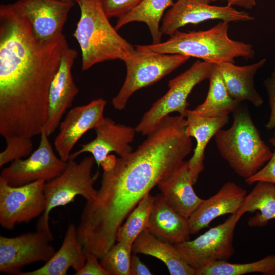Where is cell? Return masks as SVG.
I'll return each instance as SVG.
<instances>
[{
	"mask_svg": "<svg viewBox=\"0 0 275 275\" xmlns=\"http://www.w3.org/2000/svg\"><path fill=\"white\" fill-rule=\"evenodd\" d=\"M86 255V262L82 267L75 272L76 275H109L95 255L91 253Z\"/></svg>",
	"mask_w": 275,
	"mask_h": 275,
	"instance_id": "cell-33",
	"label": "cell"
},
{
	"mask_svg": "<svg viewBox=\"0 0 275 275\" xmlns=\"http://www.w3.org/2000/svg\"><path fill=\"white\" fill-rule=\"evenodd\" d=\"M246 194L245 189L234 182L225 183L215 194L204 199L189 217L191 234L208 227L219 216L237 213Z\"/></svg>",
	"mask_w": 275,
	"mask_h": 275,
	"instance_id": "cell-17",
	"label": "cell"
},
{
	"mask_svg": "<svg viewBox=\"0 0 275 275\" xmlns=\"http://www.w3.org/2000/svg\"><path fill=\"white\" fill-rule=\"evenodd\" d=\"M147 229L158 238L173 244L188 240L191 234L188 218L168 205L161 194L154 196Z\"/></svg>",
	"mask_w": 275,
	"mask_h": 275,
	"instance_id": "cell-19",
	"label": "cell"
},
{
	"mask_svg": "<svg viewBox=\"0 0 275 275\" xmlns=\"http://www.w3.org/2000/svg\"><path fill=\"white\" fill-rule=\"evenodd\" d=\"M50 229L36 228L34 232L15 237L0 236V271L20 275L22 268L36 262H47L56 252Z\"/></svg>",
	"mask_w": 275,
	"mask_h": 275,
	"instance_id": "cell-10",
	"label": "cell"
},
{
	"mask_svg": "<svg viewBox=\"0 0 275 275\" xmlns=\"http://www.w3.org/2000/svg\"><path fill=\"white\" fill-rule=\"evenodd\" d=\"M185 118L187 122L186 133L190 138L194 137L197 142L194 154L188 160L190 175L195 184L204 169L205 148L210 139L228 123L229 116L205 117L193 114L187 109Z\"/></svg>",
	"mask_w": 275,
	"mask_h": 275,
	"instance_id": "cell-21",
	"label": "cell"
},
{
	"mask_svg": "<svg viewBox=\"0 0 275 275\" xmlns=\"http://www.w3.org/2000/svg\"><path fill=\"white\" fill-rule=\"evenodd\" d=\"M79 21L73 36L81 51L82 70L106 61H125L135 47L122 37L105 14L101 0H80Z\"/></svg>",
	"mask_w": 275,
	"mask_h": 275,
	"instance_id": "cell-2",
	"label": "cell"
},
{
	"mask_svg": "<svg viewBox=\"0 0 275 275\" xmlns=\"http://www.w3.org/2000/svg\"><path fill=\"white\" fill-rule=\"evenodd\" d=\"M264 84L266 88L271 109L270 117L265 126L268 130H271L275 128V70L271 76L264 80Z\"/></svg>",
	"mask_w": 275,
	"mask_h": 275,
	"instance_id": "cell-34",
	"label": "cell"
},
{
	"mask_svg": "<svg viewBox=\"0 0 275 275\" xmlns=\"http://www.w3.org/2000/svg\"><path fill=\"white\" fill-rule=\"evenodd\" d=\"M132 251V244L117 241L100 262L109 275H130Z\"/></svg>",
	"mask_w": 275,
	"mask_h": 275,
	"instance_id": "cell-29",
	"label": "cell"
},
{
	"mask_svg": "<svg viewBox=\"0 0 275 275\" xmlns=\"http://www.w3.org/2000/svg\"><path fill=\"white\" fill-rule=\"evenodd\" d=\"M214 64L197 60L188 69L169 80L168 91L144 114L135 128L136 131L147 135L162 118L173 112L185 118L189 95L196 85L209 78Z\"/></svg>",
	"mask_w": 275,
	"mask_h": 275,
	"instance_id": "cell-7",
	"label": "cell"
},
{
	"mask_svg": "<svg viewBox=\"0 0 275 275\" xmlns=\"http://www.w3.org/2000/svg\"><path fill=\"white\" fill-rule=\"evenodd\" d=\"M59 1H73L75 3H77V4L80 2V0H59Z\"/></svg>",
	"mask_w": 275,
	"mask_h": 275,
	"instance_id": "cell-37",
	"label": "cell"
},
{
	"mask_svg": "<svg viewBox=\"0 0 275 275\" xmlns=\"http://www.w3.org/2000/svg\"><path fill=\"white\" fill-rule=\"evenodd\" d=\"M144 0H101L104 11L109 18L118 19L127 14Z\"/></svg>",
	"mask_w": 275,
	"mask_h": 275,
	"instance_id": "cell-31",
	"label": "cell"
},
{
	"mask_svg": "<svg viewBox=\"0 0 275 275\" xmlns=\"http://www.w3.org/2000/svg\"><path fill=\"white\" fill-rule=\"evenodd\" d=\"M188 161H183L157 186L164 200L173 209L185 217L191 214L203 202L193 188Z\"/></svg>",
	"mask_w": 275,
	"mask_h": 275,
	"instance_id": "cell-18",
	"label": "cell"
},
{
	"mask_svg": "<svg viewBox=\"0 0 275 275\" xmlns=\"http://www.w3.org/2000/svg\"><path fill=\"white\" fill-rule=\"evenodd\" d=\"M209 87L204 101L190 112L205 117L228 116L235 111L240 103L229 94L222 74L216 64L208 78Z\"/></svg>",
	"mask_w": 275,
	"mask_h": 275,
	"instance_id": "cell-25",
	"label": "cell"
},
{
	"mask_svg": "<svg viewBox=\"0 0 275 275\" xmlns=\"http://www.w3.org/2000/svg\"><path fill=\"white\" fill-rule=\"evenodd\" d=\"M269 141L274 147L271 157L257 173L244 179L246 184L251 185L258 181H265L275 184V135L271 137Z\"/></svg>",
	"mask_w": 275,
	"mask_h": 275,
	"instance_id": "cell-32",
	"label": "cell"
},
{
	"mask_svg": "<svg viewBox=\"0 0 275 275\" xmlns=\"http://www.w3.org/2000/svg\"><path fill=\"white\" fill-rule=\"evenodd\" d=\"M86 255L77 235V227L68 225L60 248L41 267L20 275H66L72 267L75 272L86 262Z\"/></svg>",
	"mask_w": 275,
	"mask_h": 275,
	"instance_id": "cell-22",
	"label": "cell"
},
{
	"mask_svg": "<svg viewBox=\"0 0 275 275\" xmlns=\"http://www.w3.org/2000/svg\"><path fill=\"white\" fill-rule=\"evenodd\" d=\"M228 129H219L214 141L221 156L239 176L248 179L261 169L272 155L262 139L249 109L240 105L233 112Z\"/></svg>",
	"mask_w": 275,
	"mask_h": 275,
	"instance_id": "cell-3",
	"label": "cell"
},
{
	"mask_svg": "<svg viewBox=\"0 0 275 275\" xmlns=\"http://www.w3.org/2000/svg\"><path fill=\"white\" fill-rule=\"evenodd\" d=\"M78 53L67 47L63 51L59 68L51 83L48 93V113L45 131L49 136L59 127L62 118L72 104L79 90L75 84L72 68Z\"/></svg>",
	"mask_w": 275,
	"mask_h": 275,
	"instance_id": "cell-16",
	"label": "cell"
},
{
	"mask_svg": "<svg viewBox=\"0 0 275 275\" xmlns=\"http://www.w3.org/2000/svg\"><path fill=\"white\" fill-rule=\"evenodd\" d=\"M252 190L246 194L237 213L246 212L255 215L249 218L250 227H264L275 219V184L258 181Z\"/></svg>",
	"mask_w": 275,
	"mask_h": 275,
	"instance_id": "cell-24",
	"label": "cell"
},
{
	"mask_svg": "<svg viewBox=\"0 0 275 275\" xmlns=\"http://www.w3.org/2000/svg\"><path fill=\"white\" fill-rule=\"evenodd\" d=\"M272 275H275V272L273 273Z\"/></svg>",
	"mask_w": 275,
	"mask_h": 275,
	"instance_id": "cell-38",
	"label": "cell"
},
{
	"mask_svg": "<svg viewBox=\"0 0 275 275\" xmlns=\"http://www.w3.org/2000/svg\"><path fill=\"white\" fill-rule=\"evenodd\" d=\"M5 140L6 147L0 153V167L29 156L33 150L32 139L14 137Z\"/></svg>",
	"mask_w": 275,
	"mask_h": 275,
	"instance_id": "cell-30",
	"label": "cell"
},
{
	"mask_svg": "<svg viewBox=\"0 0 275 275\" xmlns=\"http://www.w3.org/2000/svg\"><path fill=\"white\" fill-rule=\"evenodd\" d=\"M65 36L35 37L13 4L0 6V134L32 139L45 128L48 93L64 50Z\"/></svg>",
	"mask_w": 275,
	"mask_h": 275,
	"instance_id": "cell-1",
	"label": "cell"
},
{
	"mask_svg": "<svg viewBox=\"0 0 275 275\" xmlns=\"http://www.w3.org/2000/svg\"><path fill=\"white\" fill-rule=\"evenodd\" d=\"M154 200V196L149 193L140 201L118 229L117 241L132 244L138 235L147 228Z\"/></svg>",
	"mask_w": 275,
	"mask_h": 275,
	"instance_id": "cell-28",
	"label": "cell"
},
{
	"mask_svg": "<svg viewBox=\"0 0 275 275\" xmlns=\"http://www.w3.org/2000/svg\"><path fill=\"white\" fill-rule=\"evenodd\" d=\"M95 163L92 156H87L79 162L69 159L65 170L56 178L46 182L44 191L46 202L45 210L40 216L36 227L48 229L49 215L54 208L64 206L80 196L89 201L95 197L97 190L94 185L99 173L92 174Z\"/></svg>",
	"mask_w": 275,
	"mask_h": 275,
	"instance_id": "cell-6",
	"label": "cell"
},
{
	"mask_svg": "<svg viewBox=\"0 0 275 275\" xmlns=\"http://www.w3.org/2000/svg\"><path fill=\"white\" fill-rule=\"evenodd\" d=\"M275 272V255H269L253 262L233 263L218 261L196 270V275H242L262 273L272 275Z\"/></svg>",
	"mask_w": 275,
	"mask_h": 275,
	"instance_id": "cell-27",
	"label": "cell"
},
{
	"mask_svg": "<svg viewBox=\"0 0 275 275\" xmlns=\"http://www.w3.org/2000/svg\"><path fill=\"white\" fill-rule=\"evenodd\" d=\"M106 101L102 98L71 109L61 122L54 146L59 157L67 161L77 142L88 131L94 129L104 120Z\"/></svg>",
	"mask_w": 275,
	"mask_h": 275,
	"instance_id": "cell-14",
	"label": "cell"
},
{
	"mask_svg": "<svg viewBox=\"0 0 275 275\" xmlns=\"http://www.w3.org/2000/svg\"><path fill=\"white\" fill-rule=\"evenodd\" d=\"M211 0H177L163 18L160 30L170 36L188 24H197L208 20L230 22L248 21L254 17L233 7L211 5Z\"/></svg>",
	"mask_w": 275,
	"mask_h": 275,
	"instance_id": "cell-12",
	"label": "cell"
},
{
	"mask_svg": "<svg viewBox=\"0 0 275 275\" xmlns=\"http://www.w3.org/2000/svg\"><path fill=\"white\" fill-rule=\"evenodd\" d=\"M45 181L39 180L12 186L0 176V224L13 230L21 223H28L41 216L46 207L44 187Z\"/></svg>",
	"mask_w": 275,
	"mask_h": 275,
	"instance_id": "cell-9",
	"label": "cell"
},
{
	"mask_svg": "<svg viewBox=\"0 0 275 275\" xmlns=\"http://www.w3.org/2000/svg\"><path fill=\"white\" fill-rule=\"evenodd\" d=\"M95 139L88 143L81 145V148L71 153L69 159H75L84 153H90L94 157L98 167H102L103 171L111 169L114 164L116 157L109 154L114 152L120 157L127 155L132 152L130 144L134 138L135 128L116 123L109 118L94 129Z\"/></svg>",
	"mask_w": 275,
	"mask_h": 275,
	"instance_id": "cell-13",
	"label": "cell"
},
{
	"mask_svg": "<svg viewBox=\"0 0 275 275\" xmlns=\"http://www.w3.org/2000/svg\"><path fill=\"white\" fill-rule=\"evenodd\" d=\"M242 214H231L224 222L210 228L192 240L174 244L184 259L196 270L218 261H227L234 253L233 237Z\"/></svg>",
	"mask_w": 275,
	"mask_h": 275,
	"instance_id": "cell-8",
	"label": "cell"
},
{
	"mask_svg": "<svg viewBox=\"0 0 275 275\" xmlns=\"http://www.w3.org/2000/svg\"><path fill=\"white\" fill-rule=\"evenodd\" d=\"M266 61L262 59L245 66H238L231 62L216 64L229 94L235 100L240 103L247 101L256 107L263 104V99L255 87L254 76Z\"/></svg>",
	"mask_w": 275,
	"mask_h": 275,
	"instance_id": "cell-20",
	"label": "cell"
},
{
	"mask_svg": "<svg viewBox=\"0 0 275 275\" xmlns=\"http://www.w3.org/2000/svg\"><path fill=\"white\" fill-rule=\"evenodd\" d=\"M132 252L160 260L171 275H196V269L184 259L174 244L158 238L147 229L133 242Z\"/></svg>",
	"mask_w": 275,
	"mask_h": 275,
	"instance_id": "cell-23",
	"label": "cell"
},
{
	"mask_svg": "<svg viewBox=\"0 0 275 275\" xmlns=\"http://www.w3.org/2000/svg\"><path fill=\"white\" fill-rule=\"evenodd\" d=\"M73 1L59 0H18L16 8L29 21L34 36L40 41H47L62 34Z\"/></svg>",
	"mask_w": 275,
	"mask_h": 275,
	"instance_id": "cell-15",
	"label": "cell"
},
{
	"mask_svg": "<svg viewBox=\"0 0 275 275\" xmlns=\"http://www.w3.org/2000/svg\"><path fill=\"white\" fill-rule=\"evenodd\" d=\"M135 52L124 61L126 76L119 92L112 100L114 107L125 108L130 96L136 91L151 86L186 62L189 57L180 54L159 53L136 45Z\"/></svg>",
	"mask_w": 275,
	"mask_h": 275,
	"instance_id": "cell-5",
	"label": "cell"
},
{
	"mask_svg": "<svg viewBox=\"0 0 275 275\" xmlns=\"http://www.w3.org/2000/svg\"><path fill=\"white\" fill-rule=\"evenodd\" d=\"M173 3L172 0H144L130 12L118 18L114 27L118 31L132 22H144L151 35L152 44L160 43L162 35L160 22L165 10Z\"/></svg>",
	"mask_w": 275,
	"mask_h": 275,
	"instance_id": "cell-26",
	"label": "cell"
},
{
	"mask_svg": "<svg viewBox=\"0 0 275 275\" xmlns=\"http://www.w3.org/2000/svg\"><path fill=\"white\" fill-rule=\"evenodd\" d=\"M40 135L39 145L33 153L26 158L13 161L2 170L0 176L7 179L10 185L20 186L39 180L47 182L65 170L67 161L54 153L45 128Z\"/></svg>",
	"mask_w": 275,
	"mask_h": 275,
	"instance_id": "cell-11",
	"label": "cell"
},
{
	"mask_svg": "<svg viewBox=\"0 0 275 275\" xmlns=\"http://www.w3.org/2000/svg\"><path fill=\"white\" fill-rule=\"evenodd\" d=\"M226 1L227 5L233 7L236 6L245 8L246 9H252L256 5L257 0H211V2Z\"/></svg>",
	"mask_w": 275,
	"mask_h": 275,
	"instance_id": "cell-36",
	"label": "cell"
},
{
	"mask_svg": "<svg viewBox=\"0 0 275 275\" xmlns=\"http://www.w3.org/2000/svg\"><path fill=\"white\" fill-rule=\"evenodd\" d=\"M228 30L229 23L221 21L205 31H177L164 42L145 46L155 52L180 54L214 64L234 63L235 58L238 57L246 60L253 59L255 50L253 46L231 39Z\"/></svg>",
	"mask_w": 275,
	"mask_h": 275,
	"instance_id": "cell-4",
	"label": "cell"
},
{
	"mask_svg": "<svg viewBox=\"0 0 275 275\" xmlns=\"http://www.w3.org/2000/svg\"><path fill=\"white\" fill-rule=\"evenodd\" d=\"M152 274L148 267L135 255L131 256L130 275Z\"/></svg>",
	"mask_w": 275,
	"mask_h": 275,
	"instance_id": "cell-35",
	"label": "cell"
}]
</instances>
